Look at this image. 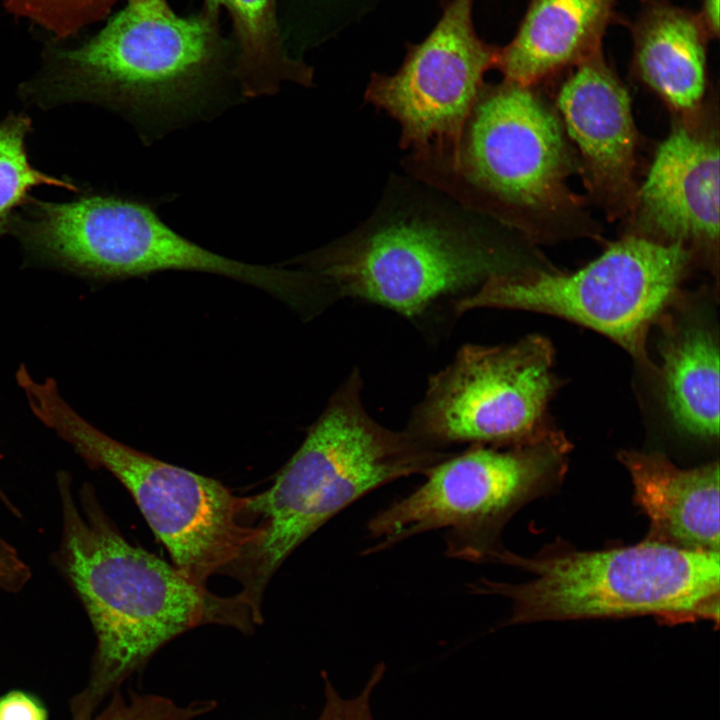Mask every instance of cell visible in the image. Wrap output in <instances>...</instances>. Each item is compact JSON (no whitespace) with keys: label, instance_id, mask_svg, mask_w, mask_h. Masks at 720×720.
Masks as SVG:
<instances>
[{"label":"cell","instance_id":"cell-18","mask_svg":"<svg viewBox=\"0 0 720 720\" xmlns=\"http://www.w3.org/2000/svg\"><path fill=\"white\" fill-rule=\"evenodd\" d=\"M660 345L666 408L682 431L713 439L719 434V348L702 324L670 327Z\"/></svg>","mask_w":720,"mask_h":720},{"label":"cell","instance_id":"cell-7","mask_svg":"<svg viewBox=\"0 0 720 720\" xmlns=\"http://www.w3.org/2000/svg\"><path fill=\"white\" fill-rule=\"evenodd\" d=\"M692 254L679 243L630 235L573 272L518 269L493 275L458 301L454 314L497 308L556 316L597 331L651 366L648 330L674 299Z\"/></svg>","mask_w":720,"mask_h":720},{"label":"cell","instance_id":"cell-3","mask_svg":"<svg viewBox=\"0 0 720 720\" xmlns=\"http://www.w3.org/2000/svg\"><path fill=\"white\" fill-rule=\"evenodd\" d=\"M452 454L377 422L363 404L354 368L273 485L248 497L246 513L262 518L261 535L228 573L242 585L238 594L261 620L269 580L302 542L365 494L425 475Z\"/></svg>","mask_w":720,"mask_h":720},{"label":"cell","instance_id":"cell-10","mask_svg":"<svg viewBox=\"0 0 720 720\" xmlns=\"http://www.w3.org/2000/svg\"><path fill=\"white\" fill-rule=\"evenodd\" d=\"M553 355L539 335L513 344H465L430 377L405 429L442 450L525 440L544 429L557 386Z\"/></svg>","mask_w":720,"mask_h":720},{"label":"cell","instance_id":"cell-26","mask_svg":"<svg viewBox=\"0 0 720 720\" xmlns=\"http://www.w3.org/2000/svg\"><path fill=\"white\" fill-rule=\"evenodd\" d=\"M710 38L719 34V0H703L701 11L697 13Z\"/></svg>","mask_w":720,"mask_h":720},{"label":"cell","instance_id":"cell-22","mask_svg":"<svg viewBox=\"0 0 720 720\" xmlns=\"http://www.w3.org/2000/svg\"><path fill=\"white\" fill-rule=\"evenodd\" d=\"M215 706V701L205 700L184 707L164 696L134 692L127 701L116 690L105 709L90 720H194Z\"/></svg>","mask_w":720,"mask_h":720},{"label":"cell","instance_id":"cell-11","mask_svg":"<svg viewBox=\"0 0 720 720\" xmlns=\"http://www.w3.org/2000/svg\"><path fill=\"white\" fill-rule=\"evenodd\" d=\"M455 173L506 213L549 216L575 200L572 163L558 117L532 87H483L449 158Z\"/></svg>","mask_w":720,"mask_h":720},{"label":"cell","instance_id":"cell-4","mask_svg":"<svg viewBox=\"0 0 720 720\" xmlns=\"http://www.w3.org/2000/svg\"><path fill=\"white\" fill-rule=\"evenodd\" d=\"M17 382L43 424L125 486L174 566L192 581L205 586L213 574L229 573L260 537L258 526L241 521L248 497L99 431L68 405L52 378L38 382L24 371Z\"/></svg>","mask_w":720,"mask_h":720},{"label":"cell","instance_id":"cell-9","mask_svg":"<svg viewBox=\"0 0 720 720\" xmlns=\"http://www.w3.org/2000/svg\"><path fill=\"white\" fill-rule=\"evenodd\" d=\"M8 233L31 253L99 277L192 270L238 279L242 262L214 253L170 228L148 204L108 193L52 202L30 195Z\"/></svg>","mask_w":720,"mask_h":720},{"label":"cell","instance_id":"cell-6","mask_svg":"<svg viewBox=\"0 0 720 720\" xmlns=\"http://www.w3.org/2000/svg\"><path fill=\"white\" fill-rule=\"evenodd\" d=\"M309 262L336 296L379 305L414 322L442 304L454 309L489 277L520 269L480 233L416 210L378 218Z\"/></svg>","mask_w":720,"mask_h":720},{"label":"cell","instance_id":"cell-13","mask_svg":"<svg viewBox=\"0 0 720 720\" xmlns=\"http://www.w3.org/2000/svg\"><path fill=\"white\" fill-rule=\"evenodd\" d=\"M633 210L643 237L711 253L719 239V145L679 123L658 147Z\"/></svg>","mask_w":720,"mask_h":720},{"label":"cell","instance_id":"cell-24","mask_svg":"<svg viewBox=\"0 0 720 720\" xmlns=\"http://www.w3.org/2000/svg\"><path fill=\"white\" fill-rule=\"evenodd\" d=\"M0 720H48V713L35 695L11 690L0 696Z\"/></svg>","mask_w":720,"mask_h":720},{"label":"cell","instance_id":"cell-8","mask_svg":"<svg viewBox=\"0 0 720 720\" xmlns=\"http://www.w3.org/2000/svg\"><path fill=\"white\" fill-rule=\"evenodd\" d=\"M568 443L555 431L508 445H473L424 475L408 496L368 522L377 553L412 536L445 529L446 554L467 561L496 558L494 537L503 520L555 473Z\"/></svg>","mask_w":720,"mask_h":720},{"label":"cell","instance_id":"cell-15","mask_svg":"<svg viewBox=\"0 0 720 720\" xmlns=\"http://www.w3.org/2000/svg\"><path fill=\"white\" fill-rule=\"evenodd\" d=\"M634 498L651 522L647 540L719 552V464L680 469L659 453L622 451Z\"/></svg>","mask_w":720,"mask_h":720},{"label":"cell","instance_id":"cell-20","mask_svg":"<svg viewBox=\"0 0 720 720\" xmlns=\"http://www.w3.org/2000/svg\"><path fill=\"white\" fill-rule=\"evenodd\" d=\"M32 120L10 112L0 119V237L8 233L11 219L36 186L46 185L78 192L71 180L46 174L31 164L26 147Z\"/></svg>","mask_w":720,"mask_h":720},{"label":"cell","instance_id":"cell-21","mask_svg":"<svg viewBox=\"0 0 720 720\" xmlns=\"http://www.w3.org/2000/svg\"><path fill=\"white\" fill-rule=\"evenodd\" d=\"M120 0H2L4 8L49 32L66 39L106 17Z\"/></svg>","mask_w":720,"mask_h":720},{"label":"cell","instance_id":"cell-27","mask_svg":"<svg viewBox=\"0 0 720 720\" xmlns=\"http://www.w3.org/2000/svg\"><path fill=\"white\" fill-rule=\"evenodd\" d=\"M15 554V551L0 539V556L10 557Z\"/></svg>","mask_w":720,"mask_h":720},{"label":"cell","instance_id":"cell-23","mask_svg":"<svg viewBox=\"0 0 720 720\" xmlns=\"http://www.w3.org/2000/svg\"><path fill=\"white\" fill-rule=\"evenodd\" d=\"M385 665L375 667L363 691L353 699H343L324 675L325 706L318 720H374L370 710L372 690L381 681Z\"/></svg>","mask_w":720,"mask_h":720},{"label":"cell","instance_id":"cell-19","mask_svg":"<svg viewBox=\"0 0 720 720\" xmlns=\"http://www.w3.org/2000/svg\"><path fill=\"white\" fill-rule=\"evenodd\" d=\"M225 9L230 36L236 47L234 77L243 96L272 95L284 83L305 86L313 70L292 56L283 41L277 17V0H203Z\"/></svg>","mask_w":720,"mask_h":720},{"label":"cell","instance_id":"cell-25","mask_svg":"<svg viewBox=\"0 0 720 720\" xmlns=\"http://www.w3.org/2000/svg\"><path fill=\"white\" fill-rule=\"evenodd\" d=\"M26 575V567L18 557L0 556V585L17 588Z\"/></svg>","mask_w":720,"mask_h":720},{"label":"cell","instance_id":"cell-2","mask_svg":"<svg viewBox=\"0 0 720 720\" xmlns=\"http://www.w3.org/2000/svg\"><path fill=\"white\" fill-rule=\"evenodd\" d=\"M126 1L88 40L49 46L18 87L21 100L43 110L87 103L136 116L183 108L236 82V47L219 7L202 2L179 15L167 0Z\"/></svg>","mask_w":720,"mask_h":720},{"label":"cell","instance_id":"cell-16","mask_svg":"<svg viewBox=\"0 0 720 720\" xmlns=\"http://www.w3.org/2000/svg\"><path fill=\"white\" fill-rule=\"evenodd\" d=\"M618 0H531L511 42L499 48L504 80L533 87L602 50Z\"/></svg>","mask_w":720,"mask_h":720},{"label":"cell","instance_id":"cell-12","mask_svg":"<svg viewBox=\"0 0 720 720\" xmlns=\"http://www.w3.org/2000/svg\"><path fill=\"white\" fill-rule=\"evenodd\" d=\"M473 0H451L431 33L409 49L391 75L373 74L365 99L401 127V146L456 155L467 119L497 66L499 48L483 42L472 22ZM439 152V153H440Z\"/></svg>","mask_w":720,"mask_h":720},{"label":"cell","instance_id":"cell-14","mask_svg":"<svg viewBox=\"0 0 720 720\" xmlns=\"http://www.w3.org/2000/svg\"><path fill=\"white\" fill-rule=\"evenodd\" d=\"M557 106L592 192L610 215L633 210L636 129L631 102L602 50L574 66L560 88Z\"/></svg>","mask_w":720,"mask_h":720},{"label":"cell","instance_id":"cell-17","mask_svg":"<svg viewBox=\"0 0 720 720\" xmlns=\"http://www.w3.org/2000/svg\"><path fill=\"white\" fill-rule=\"evenodd\" d=\"M631 32L638 77L676 111L696 112L706 89L711 39L698 14L669 0H641Z\"/></svg>","mask_w":720,"mask_h":720},{"label":"cell","instance_id":"cell-1","mask_svg":"<svg viewBox=\"0 0 720 720\" xmlns=\"http://www.w3.org/2000/svg\"><path fill=\"white\" fill-rule=\"evenodd\" d=\"M60 483L64 569L97 639L88 684L70 703L72 720H90L110 693L188 630L222 624L249 632L258 623L238 594L215 595L129 543L87 490L80 512L67 481Z\"/></svg>","mask_w":720,"mask_h":720},{"label":"cell","instance_id":"cell-5","mask_svg":"<svg viewBox=\"0 0 720 720\" xmlns=\"http://www.w3.org/2000/svg\"><path fill=\"white\" fill-rule=\"evenodd\" d=\"M497 558L526 568L534 577L521 584L482 579L471 590L511 599L513 624L642 614L718 619L719 552L646 540L536 559L502 551Z\"/></svg>","mask_w":720,"mask_h":720}]
</instances>
